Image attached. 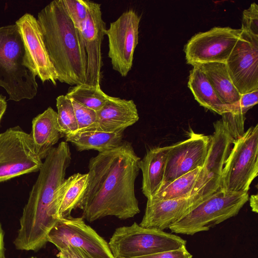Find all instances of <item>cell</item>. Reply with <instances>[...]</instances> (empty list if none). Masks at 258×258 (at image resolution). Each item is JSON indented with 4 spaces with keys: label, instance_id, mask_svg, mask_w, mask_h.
Here are the masks:
<instances>
[{
    "label": "cell",
    "instance_id": "cell-1",
    "mask_svg": "<svg viewBox=\"0 0 258 258\" xmlns=\"http://www.w3.org/2000/svg\"><path fill=\"white\" fill-rule=\"evenodd\" d=\"M140 160L127 141L90 159L87 186L78 206L83 219L92 222L113 216L125 220L140 212L135 190Z\"/></svg>",
    "mask_w": 258,
    "mask_h": 258
},
{
    "label": "cell",
    "instance_id": "cell-2",
    "mask_svg": "<svg viewBox=\"0 0 258 258\" xmlns=\"http://www.w3.org/2000/svg\"><path fill=\"white\" fill-rule=\"evenodd\" d=\"M71 160L66 141L53 147L45 158L20 220L14 241L17 249L37 251L48 242V233L60 219L53 206L54 192L65 179Z\"/></svg>",
    "mask_w": 258,
    "mask_h": 258
},
{
    "label": "cell",
    "instance_id": "cell-3",
    "mask_svg": "<svg viewBox=\"0 0 258 258\" xmlns=\"http://www.w3.org/2000/svg\"><path fill=\"white\" fill-rule=\"evenodd\" d=\"M37 22L57 81L71 85L84 84L87 55L81 35L61 0L50 2L38 14Z\"/></svg>",
    "mask_w": 258,
    "mask_h": 258
},
{
    "label": "cell",
    "instance_id": "cell-4",
    "mask_svg": "<svg viewBox=\"0 0 258 258\" xmlns=\"http://www.w3.org/2000/svg\"><path fill=\"white\" fill-rule=\"evenodd\" d=\"M36 76L25 67V50L16 24L0 27V87L9 100L18 102L37 95Z\"/></svg>",
    "mask_w": 258,
    "mask_h": 258
},
{
    "label": "cell",
    "instance_id": "cell-5",
    "mask_svg": "<svg viewBox=\"0 0 258 258\" xmlns=\"http://www.w3.org/2000/svg\"><path fill=\"white\" fill-rule=\"evenodd\" d=\"M248 200V192L219 189L199 203L169 229L176 234L192 235L236 216Z\"/></svg>",
    "mask_w": 258,
    "mask_h": 258
},
{
    "label": "cell",
    "instance_id": "cell-6",
    "mask_svg": "<svg viewBox=\"0 0 258 258\" xmlns=\"http://www.w3.org/2000/svg\"><path fill=\"white\" fill-rule=\"evenodd\" d=\"M186 241L174 234L134 222L116 228L108 245L114 258H136L180 248Z\"/></svg>",
    "mask_w": 258,
    "mask_h": 258
},
{
    "label": "cell",
    "instance_id": "cell-7",
    "mask_svg": "<svg viewBox=\"0 0 258 258\" xmlns=\"http://www.w3.org/2000/svg\"><path fill=\"white\" fill-rule=\"evenodd\" d=\"M258 174V125L249 127L233 144L224 165L219 189L248 192Z\"/></svg>",
    "mask_w": 258,
    "mask_h": 258
},
{
    "label": "cell",
    "instance_id": "cell-8",
    "mask_svg": "<svg viewBox=\"0 0 258 258\" xmlns=\"http://www.w3.org/2000/svg\"><path fill=\"white\" fill-rule=\"evenodd\" d=\"M42 164L30 134L19 126L0 133V182L39 171Z\"/></svg>",
    "mask_w": 258,
    "mask_h": 258
},
{
    "label": "cell",
    "instance_id": "cell-9",
    "mask_svg": "<svg viewBox=\"0 0 258 258\" xmlns=\"http://www.w3.org/2000/svg\"><path fill=\"white\" fill-rule=\"evenodd\" d=\"M213 125L207 156L190 196L196 206L219 189L222 170L235 141L222 119Z\"/></svg>",
    "mask_w": 258,
    "mask_h": 258
},
{
    "label": "cell",
    "instance_id": "cell-10",
    "mask_svg": "<svg viewBox=\"0 0 258 258\" xmlns=\"http://www.w3.org/2000/svg\"><path fill=\"white\" fill-rule=\"evenodd\" d=\"M59 251L67 246L79 248L92 258H114L108 243L81 218L60 219L47 236Z\"/></svg>",
    "mask_w": 258,
    "mask_h": 258
},
{
    "label": "cell",
    "instance_id": "cell-11",
    "mask_svg": "<svg viewBox=\"0 0 258 258\" xmlns=\"http://www.w3.org/2000/svg\"><path fill=\"white\" fill-rule=\"evenodd\" d=\"M141 18L133 9L127 10L110 23L106 30L108 39V57L113 69L123 77L127 76L133 66Z\"/></svg>",
    "mask_w": 258,
    "mask_h": 258
},
{
    "label": "cell",
    "instance_id": "cell-12",
    "mask_svg": "<svg viewBox=\"0 0 258 258\" xmlns=\"http://www.w3.org/2000/svg\"><path fill=\"white\" fill-rule=\"evenodd\" d=\"M241 33V29L215 27L195 34L184 47L186 62L192 66L209 62L226 63Z\"/></svg>",
    "mask_w": 258,
    "mask_h": 258
},
{
    "label": "cell",
    "instance_id": "cell-13",
    "mask_svg": "<svg viewBox=\"0 0 258 258\" xmlns=\"http://www.w3.org/2000/svg\"><path fill=\"white\" fill-rule=\"evenodd\" d=\"M225 63L240 95L258 90V37L241 30Z\"/></svg>",
    "mask_w": 258,
    "mask_h": 258
},
{
    "label": "cell",
    "instance_id": "cell-14",
    "mask_svg": "<svg viewBox=\"0 0 258 258\" xmlns=\"http://www.w3.org/2000/svg\"><path fill=\"white\" fill-rule=\"evenodd\" d=\"M25 50V67L42 83L49 81L56 85L57 76L44 44L37 19L25 13L15 22Z\"/></svg>",
    "mask_w": 258,
    "mask_h": 258
},
{
    "label": "cell",
    "instance_id": "cell-15",
    "mask_svg": "<svg viewBox=\"0 0 258 258\" xmlns=\"http://www.w3.org/2000/svg\"><path fill=\"white\" fill-rule=\"evenodd\" d=\"M211 136L191 131L188 138L168 146L163 185L197 168L202 167Z\"/></svg>",
    "mask_w": 258,
    "mask_h": 258
},
{
    "label": "cell",
    "instance_id": "cell-16",
    "mask_svg": "<svg viewBox=\"0 0 258 258\" xmlns=\"http://www.w3.org/2000/svg\"><path fill=\"white\" fill-rule=\"evenodd\" d=\"M88 16L84 29L81 34L87 55L86 79L84 84L100 86L101 68L103 65L101 44L106 35V24L102 17L101 5L84 1Z\"/></svg>",
    "mask_w": 258,
    "mask_h": 258
},
{
    "label": "cell",
    "instance_id": "cell-17",
    "mask_svg": "<svg viewBox=\"0 0 258 258\" xmlns=\"http://www.w3.org/2000/svg\"><path fill=\"white\" fill-rule=\"evenodd\" d=\"M196 206L189 198L167 200H147L139 225L161 230L169 227Z\"/></svg>",
    "mask_w": 258,
    "mask_h": 258
},
{
    "label": "cell",
    "instance_id": "cell-18",
    "mask_svg": "<svg viewBox=\"0 0 258 258\" xmlns=\"http://www.w3.org/2000/svg\"><path fill=\"white\" fill-rule=\"evenodd\" d=\"M97 112V130L110 133L123 132L139 119L137 106L133 100L109 96Z\"/></svg>",
    "mask_w": 258,
    "mask_h": 258
},
{
    "label": "cell",
    "instance_id": "cell-19",
    "mask_svg": "<svg viewBox=\"0 0 258 258\" xmlns=\"http://www.w3.org/2000/svg\"><path fill=\"white\" fill-rule=\"evenodd\" d=\"M30 135L37 154L42 160L45 159L54 145L64 137L57 123V112L49 107L34 117Z\"/></svg>",
    "mask_w": 258,
    "mask_h": 258
},
{
    "label": "cell",
    "instance_id": "cell-20",
    "mask_svg": "<svg viewBox=\"0 0 258 258\" xmlns=\"http://www.w3.org/2000/svg\"><path fill=\"white\" fill-rule=\"evenodd\" d=\"M168 146L148 150L139 162L142 173V191L147 199L159 189L163 181Z\"/></svg>",
    "mask_w": 258,
    "mask_h": 258
},
{
    "label": "cell",
    "instance_id": "cell-21",
    "mask_svg": "<svg viewBox=\"0 0 258 258\" xmlns=\"http://www.w3.org/2000/svg\"><path fill=\"white\" fill-rule=\"evenodd\" d=\"M88 180V173H75L65 179L56 188L53 206L59 219L70 217L72 211L78 208L87 188Z\"/></svg>",
    "mask_w": 258,
    "mask_h": 258
},
{
    "label": "cell",
    "instance_id": "cell-22",
    "mask_svg": "<svg viewBox=\"0 0 258 258\" xmlns=\"http://www.w3.org/2000/svg\"><path fill=\"white\" fill-rule=\"evenodd\" d=\"M194 66L199 67L207 76L224 104H232L239 100L241 95L233 85L225 63L209 62Z\"/></svg>",
    "mask_w": 258,
    "mask_h": 258
},
{
    "label": "cell",
    "instance_id": "cell-23",
    "mask_svg": "<svg viewBox=\"0 0 258 258\" xmlns=\"http://www.w3.org/2000/svg\"><path fill=\"white\" fill-rule=\"evenodd\" d=\"M123 132L110 133L98 130L78 132L65 137L79 152L94 150L99 153L113 149L121 144Z\"/></svg>",
    "mask_w": 258,
    "mask_h": 258
},
{
    "label": "cell",
    "instance_id": "cell-24",
    "mask_svg": "<svg viewBox=\"0 0 258 258\" xmlns=\"http://www.w3.org/2000/svg\"><path fill=\"white\" fill-rule=\"evenodd\" d=\"M187 86L200 105L221 115L223 114L224 104L219 98L207 76L196 66H194L190 72Z\"/></svg>",
    "mask_w": 258,
    "mask_h": 258
},
{
    "label": "cell",
    "instance_id": "cell-25",
    "mask_svg": "<svg viewBox=\"0 0 258 258\" xmlns=\"http://www.w3.org/2000/svg\"><path fill=\"white\" fill-rule=\"evenodd\" d=\"M201 168H197L162 185L151 199L147 200H167L190 197Z\"/></svg>",
    "mask_w": 258,
    "mask_h": 258
},
{
    "label": "cell",
    "instance_id": "cell-26",
    "mask_svg": "<svg viewBox=\"0 0 258 258\" xmlns=\"http://www.w3.org/2000/svg\"><path fill=\"white\" fill-rule=\"evenodd\" d=\"M66 96L96 112L104 106L109 96L101 90L100 86L86 84L70 87Z\"/></svg>",
    "mask_w": 258,
    "mask_h": 258
},
{
    "label": "cell",
    "instance_id": "cell-27",
    "mask_svg": "<svg viewBox=\"0 0 258 258\" xmlns=\"http://www.w3.org/2000/svg\"><path fill=\"white\" fill-rule=\"evenodd\" d=\"M56 106L57 123L64 137L78 132V126L71 100L66 95H59L56 99Z\"/></svg>",
    "mask_w": 258,
    "mask_h": 258
},
{
    "label": "cell",
    "instance_id": "cell-28",
    "mask_svg": "<svg viewBox=\"0 0 258 258\" xmlns=\"http://www.w3.org/2000/svg\"><path fill=\"white\" fill-rule=\"evenodd\" d=\"M63 7L75 27L79 31L85 27L88 11L83 0H61Z\"/></svg>",
    "mask_w": 258,
    "mask_h": 258
},
{
    "label": "cell",
    "instance_id": "cell-29",
    "mask_svg": "<svg viewBox=\"0 0 258 258\" xmlns=\"http://www.w3.org/2000/svg\"><path fill=\"white\" fill-rule=\"evenodd\" d=\"M71 100L78 126V132L97 130L98 122L96 111Z\"/></svg>",
    "mask_w": 258,
    "mask_h": 258
},
{
    "label": "cell",
    "instance_id": "cell-30",
    "mask_svg": "<svg viewBox=\"0 0 258 258\" xmlns=\"http://www.w3.org/2000/svg\"><path fill=\"white\" fill-rule=\"evenodd\" d=\"M257 102L258 90H256L251 92L241 95L239 100L233 104H224L223 113L231 112L235 114L245 115L249 109L257 103Z\"/></svg>",
    "mask_w": 258,
    "mask_h": 258
},
{
    "label": "cell",
    "instance_id": "cell-31",
    "mask_svg": "<svg viewBox=\"0 0 258 258\" xmlns=\"http://www.w3.org/2000/svg\"><path fill=\"white\" fill-rule=\"evenodd\" d=\"M241 30L258 37V6L255 3L243 11Z\"/></svg>",
    "mask_w": 258,
    "mask_h": 258
},
{
    "label": "cell",
    "instance_id": "cell-32",
    "mask_svg": "<svg viewBox=\"0 0 258 258\" xmlns=\"http://www.w3.org/2000/svg\"><path fill=\"white\" fill-rule=\"evenodd\" d=\"M192 255L188 251L186 246L179 249L147 255L136 258H192Z\"/></svg>",
    "mask_w": 258,
    "mask_h": 258
},
{
    "label": "cell",
    "instance_id": "cell-33",
    "mask_svg": "<svg viewBox=\"0 0 258 258\" xmlns=\"http://www.w3.org/2000/svg\"><path fill=\"white\" fill-rule=\"evenodd\" d=\"M57 256L61 258H83L77 248L71 246H67L59 251Z\"/></svg>",
    "mask_w": 258,
    "mask_h": 258
},
{
    "label": "cell",
    "instance_id": "cell-34",
    "mask_svg": "<svg viewBox=\"0 0 258 258\" xmlns=\"http://www.w3.org/2000/svg\"><path fill=\"white\" fill-rule=\"evenodd\" d=\"M249 205L253 212H258V196L257 194L252 195L249 198Z\"/></svg>",
    "mask_w": 258,
    "mask_h": 258
},
{
    "label": "cell",
    "instance_id": "cell-35",
    "mask_svg": "<svg viewBox=\"0 0 258 258\" xmlns=\"http://www.w3.org/2000/svg\"><path fill=\"white\" fill-rule=\"evenodd\" d=\"M4 232L0 222V258H5V244H4Z\"/></svg>",
    "mask_w": 258,
    "mask_h": 258
},
{
    "label": "cell",
    "instance_id": "cell-36",
    "mask_svg": "<svg viewBox=\"0 0 258 258\" xmlns=\"http://www.w3.org/2000/svg\"><path fill=\"white\" fill-rule=\"evenodd\" d=\"M7 107L6 97L0 94V122Z\"/></svg>",
    "mask_w": 258,
    "mask_h": 258
},
{
    "label": "cell",
    "instance_id": "cell-37",
    "mask_svg": "<svg viewBox=\"0 0 258 258\" xmlns=\"http://www.w3.org/2000/svg\"><path fill=\"white\" fill-rule=\"evenodd\" d=\"M77 248L79 249L81 254L82 255L83 258H92L91 256H90L87 253H86L84 250L79 248Z\"/></svg>",
    "mask_w": 258,
    "mask_h": 258
},
{
    "label": "cell",
    "instance_id": "cell-38",
    "mask_svg": "<svg viewBox=\"0 0 258 258\" xmlns=\"http://www.w3.org/2000/svg\"><path fill=\"white\" fill-rule=\"evenodd\" d=\"M29 258H37L36 257H35V256H31V257H30Z\"/></svg>",
    "mask_w": 258,
    "mask_h": 258
},
{
    "label": "cell",
    "instance_id": "cell-39",
    "mask_svg": "<svg viewBox=\"0 0 258 258\" xmlns=\"http://www.w3.org/2000/svg\"><path fill=\"white\" fill-rule=\"evenodd\" d=\"M58 258H61V257H58Z\"/></svg>",
    "mask_w": 258,
    "mask_h": 258
}]
</instances>
